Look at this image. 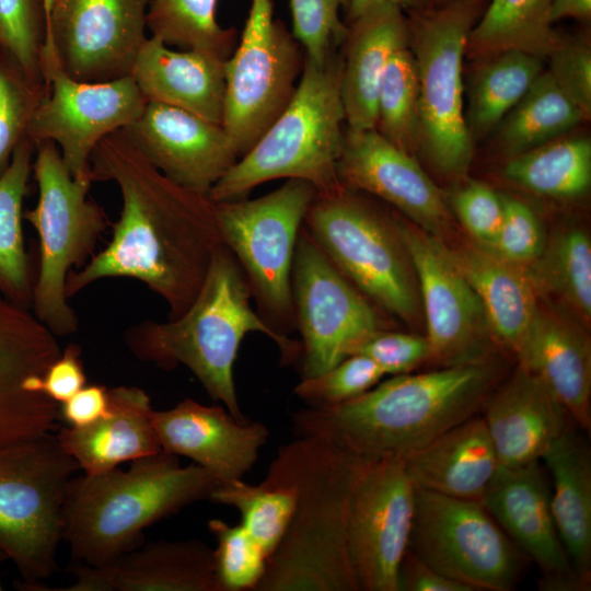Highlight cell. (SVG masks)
I'll use <instances>...</instances> for the list:
<instances>
[{
  "label": "cell",
  "instance_id": "cell-39",
  "mask_svg": "<svg viewBox=\"0 0 591 591\" xmlns=\"http://www.w3.org/2000/svg\"><path fill=\"white\" fill-rule=\"evenodd\" d=\"M217 3L218 0H149L148 30L169 46L197 49L227 60L234 50L236 31L218 23Z\"/></svg>",
  "mask_w": 591,
  "mask_h": 591
},
{
  "label": "cell",
  "instance_id": "cell-5",
  "mask_svg": "<svg viewBox=\"0 0 591 591\" xmlns=\"http://www.w3.org/2000/svg\"><path fill=\"white\" fill-rule=\"evenodd\" d=\"M218 479L197 465L160 451L118 467L72 477L62 510V540L72 558L103 566L142 544L143 530L209 499Z\"/></svg>",
  "mask_w": 591,
  "mask_h": 591
},
{
  "label": "cell",
  "instance_id": "cell-36",
  "mask_svg": "<svg viewBox=\"0 0 591 591\" xmlns=\"http://www.w3.org/2000/svg\"><path fill=\"white\" fill-rule=\"evenodd\" d=\"M584 119L544 69L496 127L497 142L512 158L561 137Z\"/></svg>",
  "mask_w": 591,
  "mask_h": 591
},
{
  "label": "cell",
  "instance_id": "cell-1",
  "mask_svg": "<svg viewBox=\"0 0 591 591\" xmlns=\"http://www.w3.org/2000/svg\"><path fill=\"white\" fill-rule=\"evenodd\" d=\"M92 182H113L121 195L108 244L66 281L71 298L105 278L141 281L183 314L199 292L223 239L208 195L173 182L120 129L105 137L90 160Z\"/></svg>",
  "mask_w": 591,
  "mask_h": 591
},
{
  "label": "cell",
  "instance_id": "cell-38",
  "mask_svg": "<svg viewBox=\"0 0 591 591\" xmlns=\"http://www.w3.org/2000/svg\"><path fill=\"white\" fill-rule=\"evenodd\" d=\"M528 271L537 291L557 296L580 318H591V242L582 229L569 228L546 242Z\"/></svg>",
  "mask_w": 591,
  "mask_h": 591
},
{
  "label": "cell",
  "instance_id": "cell-35",
  "mask_svg": "<svg viewBox=\"0 0 591 591\" xmlns=\"http://www.w3.org/2000/svg\"><path fill=\"white\" fill-rule=\"evenodd\" d=\"M478 62L465 112L473 140L496 128L545 69L544 58L520 50L503 51Z\"/></svg>",
  "mask_w": 591,
  "mask_h": 591
},
{
  "label": "cell",
  "instance_id": "cell-33",
  "mask_svg": "<svg viewBox=\"0 0 591 591\" xmlns=\"http://www.w3.org/2000/svg\"><path fill=\"white\" fill-rule=\"evenodd\" d=\"M552 0H490L470 32L465 56L482 61L508 50L542 58L553 51L561 36L553 28Z\"/></svg>",
  "mask_w": 591,
  "mask_h": 591
},
{
  "label": "cell",
  "instance_id": "cell-11",
  "mask_svg": "<svg viewBox=\"0 0 591 591\" xmlns=\"http://www.w3.org/2000/svg\"><path fill=\"white\" fill-rule=\"evenodd\" d=\"M317 192L303 179H287L255 199L215 202L223 243L248 281L257 313L275 331L296 328L291 273L299 232Z\"/></svg>",
  "mask_w": 591,
  "mask_h": 591
},
{
  "label": "cell",
  "instance_id": "cell-30",
  "mask_svg": "<svg viewBox=\"0 0 591 591\" xmlns=\"http://www.w3.org/2000/svg\"><path fill=\"white\" fill-rule=\"evenodd\" d=\"M415 486L462 499L480 500L499 462L482 414L444 431L404 459Z\"/></svg>",
  "mask_w": 591,
  "mask_h": 591
},
{
  "label": "cell",
  "instance_id": "cell-44",
  "mask_svg": "<svg viewBox=\"0 0 591 591\" xmlns=\"http://www.w3.org/2000/svg\"><path fill=\"white\" fill-rule=\"evenodd\" d=\"M384 375L372 359L355 354L318 375L302 378L293 393L309 407H329L364 394Z\"/></svg>",
  "mask_w": 591,
  "mask_h": 591
},
{
  "label": "cell",
  "instance_id": "cell-21",
  "mask_svg": "<svg viewBox=\"0 0 591 591\" xmlns=\"http://www.w3.org/2000/svg\"><path fill=\"white\" fill-rule=\"evenodd\" d=\"M121 130L166 177L202 195L240 159L221 124L158 102Z\"/></svg>",
  "mask_w": 591,
  "mask_h": 591
},
{
  "label": "cell",
  "instance_id": "cell-53",
  "mask_svg": "<svg viewBox=\"0 0 591 591\" xmlns=\"http://www.w3.org/2000/svg\"><path fill=\"white\" fill-rule=\"evenodd\" d=\"M108 410V389L100 384L84 385L72 397L59 405V416L69 426L90 425Z\"/></svg>",
  "mask_w": 591,
  "mask_h": 591
},
{
  "label": "cell",
  "instance_id": "cell-14",
  "mask_svg": "<svg viewBox=\"0 0 591 591\" xmlns=\"http://www.w3.org/2000/svg\"><path fill=\"white\" fill-rule=\"evenodd\" d=\"M291 297L302 378L327 371L386 329L379 308L341 274L304 225L296 245Z\"/></svg>",
  "mask_w": 591,
  "mask_h": 591
},
{
  "label": "cell",
  "instance_id": "cell-43",
  "mask_svg": "<svg viewBox=\"0 0 591 591\" xmlns=\"http://www.w3.org/2000/svg\"><path fill=\"white\" fill-rule=\"evenodd\" d=\"M208 529L217 542L213 560L221 590L255 591L267 564L260 545L241 523L232 525L212 519Z\"/></svg>",
  "mask_w": 591,
  "mask_h": 591
},
{
  "label": "cell",
  "instance_id": "cell-20",
  "mask_svg": "<svg viewBox=\"0 0 591 591\" xmlns=\"http://www.w3.org/2000/svg\"><path fill=\"white\" fill-rule=\"evenodd\" d=\"M541 461L501 466L480 499L508 537L538 568L544 591H587L561 544Z\"/></svg>",
  "mask_w": 591,
  "mask_h": 591
},
{
  "label": "cell",
  "instance_id": "cell-40",
  "mask_svg": "<svg viewBox=\"0 0 591 591\" xmlns=\"http://www.w3.org/2000/svg\"><path fill=\"white\" fill-rule=\"evenodd\" d=\"M375 129L399 149L413 154L419 149V83L408 44L391 57L383 73Z\"/></svg>",
  "mask_w": 591,
  "mask_h": 591
},
{
  "label": "cell",
  "instance_id": "cell-13",
  "mask_svg": "<svg viewBox=\"0 0 591 591\" xmlns=\"http://www.w3.org/2000/svg\"><path fill=\"white\" fill-rule=\"evenodd\" d=\"M304 53L274 19L273 0H251L239 44L225 60L222 127L242 158L292 99Z\"/></svg>",
  "mask_w": 591,
  "mask_h": 591
},
{
  "label": "cell",
  "instance_id": "cell-49",
  "mask_svg": "<svg viewBox=\"0 0 591 591\" xmlns=\"http://www.w3.org/2000/svg\"><path fill=\"white\" fill-rule=\"evenodd\" d=\"M546 69L564 94L586 115L591 114V49L578 39L560 42L547 56Z\"/></svg>",
  "mask_w": 591,
  "mask_h": 591
},
{
  "label": "cell",
  "instance_id": "cell-26",
  "mask_svg": "<svg viewBox=\"0 0 591 591\" xmlns=\"http://www.w3.org/2000/svg\"><path fill=\"white\" fill-rule=\"evenodd\" d=\"M518 366L560 402L573 424L591 428V343L578 324L538 303L515 352Z\"/></svg>",
  "mask_w": 591,
  "mask_h": 591
},
{
  "label": "cell",
  "instance_id": "cell-42",
  "mask_svg": "<svg viewBox=\"0 0 591 591\" xmlns=\"http://www.w3.org/2000/svg\"><path fill=\"white\" fill-rule=\"evenodd\" d=\"M45 82L28 77L3 49L0 50V175L15 149L27 137L35 109L46 94Z\"/></svg>",
  "mask_w": 591,
  "mask_h": 591
},
{
  "label": "cell",
  "instance_id": "cell-54",
  "mask_svg": "<svg viewBox=\"0 0 591 591\" xmlns=\"http://www.w3.org/2000/svg\"><path fill=\"white\" fill-rule=\"evenodd\" d=\"M591 0H552L548 19L553 24L563 19L589 20Z\"/></svg>",
  "mask_w": 591,
  "mask_h": 591
},
{
  "label": "cell",
  "instance_id": "cell-27",
  "mask_svg": "<svg viewBox=\"0 0 591 591\" xmlns=\"http://www.w3.org/2000/svg\"><path fill=\"white\" fill-rule=\"evenodd\" d=\"M403 11L385 2L347 22L340 82L347 129H375L383 73L392 55L409 39Z\"/></svg>",
  "mask_w": 591,
  "mask_h": 591
},
{
  "label": "cell",
  "instance_id": "cell-58",
  "mask_svg": "<svg viewBox=\"0 0 591 591\" xmlns=\"http://www.w3.org/2000/svg\"><path fill=\"white\" fill-rule=\"evenodd\" d=\"M2 49V45H1V42H0V50Z\"/></svg>",
  "mask_w": 591,
  "mask_h": 591
},
{
  "label": "cell",
  "instance_id": "cell-50",
  "mask_svg": "<svg viewBox=\"0 0 591 591\" xmlns=\"http://www.w3.org/2000/svg\"><path fill=\"white\" fill-rule=\"evenodd\" d=\"M355 354L372 359L385 375H397L429 361L430 349L424 336L382 329L364 340Z\"/></svg>",
  "mask_w": 591,
  "mask_h": 591
},
{
  "label": "cell",
  "instance_id": "cell-15",
  "mask_svg": "<svg viewBox=\"0 0 591 591\" xmlns=\"http://www.w3.org/2000/svg\"><path fill=\"white\" fill-rule=\"evenodd\" d=\"M419 283L430 349L439 367L491 360V335L483 306L453 251L416 224L394 219Z\"/></svg>",
  "mask_w": 591,
  "mask_h": 591
},
{
  "label": "cell",
  "instance_id": "cell-16",
  "mask_svg": "<svg viewBox=\"0 0 591 591\" xmlns=\"http://www.w3.org/2000/svg\"><path fill=\"white\" fill-rule=\"evenodd\" d=\"M415 511L404 459L364 461L348 510L347 551L358 591H398Z\"/></svg>",
  "mask_w": 591,
  "mask_h": 591
},
{
  "label": "cell",
  "instance_id": "cell-9",
  "mask_svg": "<svg viewBox=\"0 0 591 591\" xmlns=\"http://www.w3.org/2000/svg\"><path fill=\"white\" fill-rule=\"evenodd\" d=\"M304 228L341 274L375 306L408 325L416 323L420 298L407 253L389 219L341 187L316 194Z\"/></svg>",
  "mask_w": 591,
  "mask_h": 591
},
{
  "label": "cell",
  "instance_id": "cell-4",
  "mask_svg": "<svg viewBox=\"0 0 591 591\" xmlns=\"http://www.w3.org/2000/svg\"><path fill=\"white\" fill-rule=\"evenodd\" d=\"M252 292L239 262L225 244L215 253L202 286L188 309L167 322L144 321L128 328L125 343L138 359L164 370L189 369L208 395L240 422L234 363L243 338L262 333L278 347L281 360L300 359L301 344L269 326L252 309Z\"/></svg>",
  "mask_w": 591,
  "mask_h": 591
},
{
  "label": "cell",
  "instance_id": "cell-23",
  "mask_svg": "<svg viewBox=\"0 0 591 591\" xmlns=\"http://www.w3.org/2000/svg\"><path fill=\"white\" fill-rule=\"evenodd\" d=\"M161 450L185 456L220 483L242 479L269 438L259 421H237L219 405L185 398L165 410L151 412Z\"/></svg>",
  "mask_w": 591,
  "mask_h": 591
},
{
  "label": "cell",
  "instance_id": "cell-45",
  "mask_svg": "<svg viewBox=\"0 0 591 591\" xmlns=\"http://www.w3.org/2000/svg\"><path fill=\"white\" fill-rule=\"evenodd\" d=\"M46 37L43 0H0V42L34 80L43 81L40 56Z\"/></svg>",
  "mask_w": 591,
  "mask_h": 591
},
{
  "label": "cell",
  "instance_id": "cell-24",
  "mask_svg": "<svg viewBox=\"0 0 591 591\" xmlns=\"http://www.w3.org/2000/svg\"><path fill=\"white\" fill-rule=\"evenodd\" d=\"M71 572L76 582L56 591H222L213 549L199 540L142 543L109 564Z\"/></svg>",
  "mask_w": 591,
  "mask_h": 591
},
{
  "label": "cell",
  "instance_id": "cell-41",
  "mask_svg": "<svg viewBox=\"0 0 591 591\" xmlns=\"http://www.w3.org/2000/svg\"><path fill=\"white\" fill-rule=\"evenodd\" d=\"M209 500L237 509L241 524L260 545L267 558L281 541L294 507L291 487L264 480L259 485H250L242 479L220 483Z\"/></svg>",
  "mask_w": 591,
  "mask_h": 591
},
{
  "label": "cell",
  "instance_id": "cell-28",
  "mask_svg": "<svg viewBox=\"0 0 591 591\" xmlns=\"http://www.w3.org/2000/svg\"><path fill=\"white\" fill-rule=\"evenodd\" d=\"M225 60L197 49H172L151 36L141 46L130 76L147 101L166 104L221 124Z\"/></svg>",
  "mask_w": 591,
  "mask_h": 591
},
{
  "label": "cell",
  "instance_id": "cell-29",
  "mask_svg": "<svg viewBox=\"0 0 591 591\" xmlns=\"http://www.w3.org/2000/svg\"><path fill=\"white\" fill-rule=\"evenodd\" d=\"M151 412L150 397L143 390L112 387L103 417L82 427H62L55 437L84 474L102 473L162 451Z\"/></svg>",
  "mask_w": 591,
  "mask_h": 591
},
{
  "label": "cell",
  "instance_id": "cell-46",
  "mask_svg": "<svg viewBox=\"0 0 591 591\" xmlns=\"http://www.w3.org/2000/svg\"><path fill=\"white\" fill-rule=\"evenodd\" d=\"M349 0H290L292 35L304 57L322 65L343 45L347 24L339 19V9Z\"/></svg>",
  "mask_w": 591,
  "mask_h": 591
},
{
  "label": "cell",
  "instance_id": "cell-52",
  "mask_svg": "<svg viewBox=\"0 0 591 591\" xmlns=\"http://www.w3.org/2000/svg\"><path fill=\"white\" fill-rule=\"evenodd\" d=\"M398 591H471L432 569L406 551L397 576Z\"/></svg>",
  "mask_w": 591,
  "mask_h": 591
},
{
  "label": "cell",
  "instance_id": "cell-7",
  "mask_svg": "<svg viewBox=\"0 0 591 591\" xmlns=\"http://www.w3.org/2000/svg\"><path fill=\"white\" fill-rule=\"evenodd\" d=\"M35 147L33 173L38 198L23 215L39 239V269L31 309L56 336H66L78 329L77 314L66 294L67 277L95 254L109 222L89 196L91 176L73 177L54 142Z\"/></svg>",
  "mask_w": 591,
  "mask_h": 591
},
{
  "label": "cell",
  "instance_id": "cell-51",
  "mask_svg": "<svg viewBox=\"0 0 591 591\" xmlns=\"http://www.w3.org/2000/svg\"><path fill=\"white\" fill-rule=\"evenodd\" d=\"M85 382L81 348L70 344L43 374L39 391L60 405L80 391Z\"/></svg>",
  "mask_w": 591,
  "mask_h": 591
},
{
  "label": "cell",
  "instance_id": "cell-56",
  "mask_svg": "<svg viewBox=\"0 0 591 591\" xmlns=\"http://www.w3.org/2000/svg\"><path fill=\"white\" fill-rule=\"evenodd\" d=\"M43 1H44L45 13H46V27H47L49 14L56 0H43Z\"/></svg>",
  "mask_w": 591,
  "mask_h": 591
},
{
  "label": "cell",
  "instance_id": "cell-47",
  "mask_svg": "<svg viewBox=\"0 0 591 591\" xmlns=\"http://www.w3.org/2000/svg\"><path fill=\"white\" fill-rule=\"evenodd\" d=\"M502 221L495 241L486 251L526 268L544 252L546 240L542 224L524 202L506 195H502Z\"/></svg>",
  "mask_w": 591,
  "mask_h": 591
},
{
  "label": "cell",
  "instance_id": "cell-17",
  "mask_svg": "<svg viewBox=\"0 0 591 591\" xmlns=\"http://www.w3.org/2000/svg\"><path fill=\"white\" fill-rule=\"evenodd\" d=\"M42 73L48 90L35 109L27 137L35 146L54 142L73 177L91 176L96 146L135 120L147 100L131 76L83 82L63 72L57 60L43 66Z\"/></svg>",
  "mask_w": 591,
  "mask_h": 591
},
{
  "label": "cell",
  "instance_id": "cell-19",
  "mask_svg": "<svg viewBox=\"0 0 591 591\" xmlns=\"http://www.w3.org/2000/svg\"><path fill=\"white\" fill-rule=\"evenodd\" d=\"M60 354L56 335L0 290V447L56 427L59 404L39 391V382Z\"/></svg>",
  "mask_w": 591,
  "mask_h": 591
},
{
  "label": "cell",
  "instance_id": "cell-34",
  "mask_svg": "<svg viewBox=\"0 0 591 591\" xmlns=\"http://www.w3.org/2000/svg\"><path fill=\"white\" fill-rule=\"evenodd\" d=\"M35 149L26 137L0 175V290L13 302L30 310L34 283L24 245L22 218Z\"/></svg>",
  "mask_w": 591,
  "mask_h": 591
},
{
  "label": "cell",
  "instance_id": "cell-55",
  "mask_svg": "<svg viewBox=\"0 0 591 591\" xmlns=\"http://www.w3.org/2000/svg\"><path fill=\"white\" fill-rule=\"evenodd\" d=\"M385 2L396 4L404 10H410L419 4V0H349L346 7L347 22L356 19L369 8Z\"/></svg>",
  "mask_w": 591,
  "mask_h": 591
},
{
  "label": "cell",
  "instance_id": "cell-10",
  "mask_svg": "<svg viewBox=\"0 0 591 591\" xmlns=\"http://www.w3.org/2000/svg\"><path fill=\"white\" fill-rule=\"evenodd\" d=\"M78 463L50 433L0 447V552L24 587L57 570L67 488Z\"/></svg>",
  "mask_w": 591,
  "mask_h": 591
},
{
  "label": "cell",
  "instance_id": "cell-6",
  "mask_svg": "<svg viewBox=\"0 0 591 591\" xmlns=\"http://www.w3.org/2000/svg\"><path fill=\"white\" fill-rule=\"evenodd\" d=\"M341 67L337 50L322 65L304 57L289 104L211 188L212 201L247 198L256 186L277 178L306 181L317 194L343 187L337 176L345 135Z\"/></svg>",
  "mask_w": 591,
  "mask_h": 591
},
{
  "label": "cell",
  "instance_id": "cell-48",
  "mask_svg": "<svg viewBox=\"0 0 591 591\" xmlns=\"http://www.w3.org/2000/svg\"><path fill=\"white\" fill-rule=\"evenodd\" d=\"M451 206L475 245L490 247L503 217L502 195L484 183L471 181L453 193Z\"/></svg>",
  "mask_w": 591,
  "mask_h": 591
},
{
  "label": "cell",
  "instance_id": "cell-18",
  "mask_svg": "<svg viewBox=\"0 0 591 591\" xmlns=\"http://www.w3.org/2000/svg\"><path fill=\"white\" fill-rule=\"evenodd\" d=\"M149 0H56L40 68L57 60L69 77L104 82L130 76L148 38Z\"/></svg>",
  "mask_w": 591,
  "mask_h": 591
},
{
  "label": "cell",
  "instance_id": "cell-8",
  "mask_svg": "<svg viewBox=\"0 0 591 591\" xmlns=\"http://www.w3.org/2000/svg\"><path fill=\"white\" fill-rule=\"evenodd\" d=\"M483 0H448L410 9L408 45L419 83L421 150L447 176H463L472 162L474 140L465 120L463 59Z\"/></svg>",
  "mask_w": 591,
  "mask_h": 591
},
{
  "label": "cell",
  "instance_id": "cell-2",
  "mask_svg": "<svg viewBox=\"0 0 591 591\" xmlns=\"http://www.w3.org/2000/svg\"><path fill=\"white\" fill-rule=\"evenodd\" d=\"M498 379L493 360L392 375L343 404L293 412L292 429L363 461L405 459L478 415Z\"/></svg>",
  "mask_w": 591,
  "mask_h": 591
},
{
  "label": "cell",
  "instance_id": "cell-32",
  "mask_svg": "<svg viewBox=\"0 0 591 591\" xmlns=\"http://www.w3.org/2000/svg\"><path fill=\"white\" fill-rule=\"evenodd\" d=\"M453 254L483 306L493 339L515 355L540 303L528 269L477 245Z\"/></svg>",
  "mask_w": 591,
  "mask_h": 591
},
{
  "label": "cell",
  "instance_id": "cell-57",
  "mask_svg": "<svg viewBox=\"0 0 591 591\" xmlns=\"http://www.w3.org/2000/svg\"><path fill=\"white\" fill-rule=\"evenodd\" d=\"M445 1H448V0H419V4L425 3V4H427V7H432V5L441 4V3L445 2Z\"/></svg>",
  "mask_w": 591,
  "mask_h": 591
},
{
  "label": "cell",
  "instance_id": "cell-12",
  "mask_svg": "<svg viewBox=\"0 0 591 591\" xmlns=\"http://www.w3.org/2000/svg\"><path fill=\"white\" fill-rule=\"evenodd\" d=\"M407 551L471 591H511L525 559L480 500L415 486Z\"/></svg>",
  "mask_w": 591,
  "mask_h": 591
},
{
  "label": "cell",
  "instance_id": "cell-3",
  "mask_svg": "<svg viewBox=\"0 0 591 591\" xmlns=\"http://www.w3.org/2000/svg\"><path fill=\"white\" fill-rule=\"evenodd\" d=\"M363 462L311 437L278 449L264 482L291 487L294 507L255 591H358L348 558L347 521Z\"/></svg>",
  "mask_w": 591,
  "mask_h": 591
},
{
  "label": "cell",
  "instance_id": "cell-31",
  "mask_svg": "<svg viewBox=\"0 0 591 591\" xmlns=\"http://www.w3.org/2000/svg\"><path fill=\"white\" fill-rule=\"evenodd\" d=\"M573 424V422H571ZM548 447L541 462L549 473L551 508L572 568L591 587V451L571 427Z\"/></svg>",
  "mask_w": 591,
  "mask_h": 591
},
{
  "label": "cell",
  "instance_id": "cell-25",
  "mask_svg": "<svg viewBox=\"0 0 591 591\" xmlns=\"http://www.w3.org/2000/svg\"><path fill=\"white\" fill-rule=\"evenodd\" d=\"M482 412L501 466L541 461L573 422L543 382L520 366L493 391Z\"/></svg>",
  "mask_w": 591,
  "mask_h": 591
},
{
  "label": "cell",
  "instance_id": "cell-37",
  "mask_svg": "<svg viewBox=\"0 0 591 591\" xmlns=\"http://www.w3.org/2000/svg\"><path fill=\"white\" fill-rule=\"evenodd\" d=\"M513 184L553 198H578L591 185V140L556 138L510 158L502 171Z\"/></svg>",
  "mask_w": 591,
  "mask_h": 591
},
{
  "label": "cell",
  "instance_id": "cell-22",
  "mask_svg": "<svg viewBox=\"0 0 591 591\" xmlns=\"http://www.w3.org/2000/svg\"><path fill=\"white\" fill-rule=\"evenodd\" d=\"M337 176L344 188L375 196L440 237L451 225L443 195L413 154L376 129L345 130Z\"/></svg>",
  "mask_w": 591,
  "mask_h": 591
}]
</instances>
